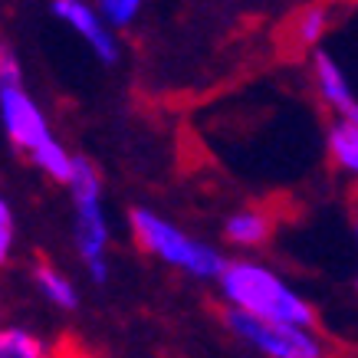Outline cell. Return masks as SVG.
Masks as SVG:
<instances>
[{
  "label": "cell",
  "mask_w": 358,
  "mask_h": 358,
  "mask_svg": "<svg viewBox=\"0 0 358 358\" xmlns=\"http://www.w3.org/2000/svg\"><path fill=\"white\" fill-rule=\"evenodd\" d=\"M220 296L230 309L282 319V322H296V326H315L313 306L303 296H296L273 270L253 260H227L220 273Z\"/></svg>",
  "instance_id": "obj_1"
},
{
  "label": "cell",
  "mask_w": 358,
  "mask_h": 358,
  "mask_svg": "<svg viewBox=\"0 0 358 358\" xmlns=\"http://www.w3.org/2000/svg\"><path fill=\"white\" fill-rule=\"evenodd\" d=\"M129 220H131V234H135V240H138V247L145 253H155L168 266L191 273L197 280H220L227 260L214 247L197 243L194 237H187L185 230H178L174 224H168L164 217L145 210V207H135Z\"/></svg>",
  "instance_id": "obj_2"
},
{
  "label": "cell",
  "mask_w": 358,
  "mask_h": 358,
  "mask_svg": "<svg viewBox=\"0 0 358 358\" xmlns=\"http://www.w3.org/2000/svg\"><path fill=\"white\" fill-rule=\"evenodd\" d=\"M224 322L240 342L260 348L266 358H326V345L313 332V326L266 319V315H253L230 306L224 313Z\"/></svg>",
  "instance_id": "obj_3"
},
{
  "label": "cell",
  "mask_w": 358,
  "mask_h": 358,
  "mask_svg": "<svg viewBox=\"0 0 358 358\" xmlns=\"http://www.w3.org/2000/svg\"><path fill=\"white\" fill-rule=\"evenodd\" d=\"M0 122H3L7 138H10L17 148H23V152H33V148H40L43 141L53 138L43 109L33 102V96L27 92V86H23V79H17V83H0Z\"/></svg>",
  "instance_id": "obj_4"
},
{
  "label": "cell",
  "mask_w": 358,
  "mask_h": 358,
  "mask_svg": "<svg viewBox=\"0 0 358 358\" xmlns=\"http://www.w3.org/2000/svg\"><path fill=\"white\" fill-rule=\"evenodd\" d=\"M53 17H59L66 27H73L92 46V53L102 63H115L119 59V43H115L106 17L99 13V7H89L86 0H53Z\"/></svg>",
  "instance_id": "obj_5"
},
{
  "label": "cell",
  "mask_w": 358,
  "mask_h": 358,
  "mask_svg": "<svg viewBox=\"0 0 358 358\" xmlns=\"http://www.w3.org/2000/svg\"><path fill=\"white\" fill-rule=\"evenodd\" d=\"M76 247L79 257L86 263L92 282L109 280L106 266V247H109V224L102 214V201H83L76 204Z\"/></svg>",
  "instance_id": "obj_6"
},
{
  "label": "cell",
  "mask_w": 358,
  "mask_h": 358,
  "mask_svg": "<svg viewBox=\"0 0 358 358\" xmlns=\"http://www.w3.org/2000/svg\"><path fill=\"white\" fill-rule=\"evenodd\" d=\"M313 76H315V89L326 102L329 109L336 112L338 119L358 122V99L348 86L345 73L338 69V63L329 53H315L313 56Z\"/></svg>",
  "instance_id": "obj_7"
},
{
  "label": "cell",
  "mask_w": 358,
  "mask_h": 358,
  "mask_svg": "<svg viewBox=\"0 0 358 358\" xmlns=\"http://www.w3.org/2000/svg\"><path fill=\"white\" fill-rule=\"evenodd\" d=\"M273 230V220L270 214H263V210H240V214H234V217L224 224V234H227L230 243H237V247H260V243H266V237H270Z\"/></svg>",
  "instance_id": "obj_8"
},
{
  "label": "cell",
  "mask_w": 358,
  "mask_h": 358,
  "mask_svg": "<svg viewBox=\"0 0 358 358\" xmlns=\"http://www.w3.org/2000/svg\"><path fill=\"white\" fill-rule=\"evenodd\" d=\"M329 155L345 174L358 178V122L336 119L329 129Z\"/></svg>",
  "instance_id": "obj_9"
},
{
  "label": "cell",
  "mask_w": 358,
  "mask_h": 358,
  "mask_svg": "<svg viewBox=\"0 0 358 358\" xmlns=\"http://www.w3.org/2000/svg\"><path fill=\"white\" fill-rule=\"evenodd\" d=\"M329 23H332V13H329L326 3H309V7H303V10L293 17L289 36H293V43L299 46V50H309V46H315L326 36Z\"/></svg>",
  "instance_id": "obj_10"
},
{
  "label": "cell",
  "mask_w": 358,
  "mask_h": 358,
  "mask_svg": "<svg viewBox=\"0 0 358 358\" xmlns=\"http://www.w3.org/2000/svg\"><path fill=\"white\" fill-rule=\"evenodd\" d=\"M0 358H59V352L20 326H0Z\"/></svg>",
  "instance_id": "obj_11"
},
{
  "label": "cell",
  "mask_w": 358,
  "mask_h": 358,
  "mask_svg": "<svg viewBox=\"0 0 358 358\" xmlns=\"http://www.w3.org/2000/svg\"><path fill=\"white\" fill-rule=\"evenodd\" d=\"M33 280H36L40 293H43L53 306H59V309H76V303H79L76 289H73V282L66 280L56 266H50V263H36V266H33Z\"/></svg>",
  "instance_id": "obj_12"
},
{
  "label": "cell",
  "mask_w": 358,
  "mask_h": 358,
  "mask_svg": "<svg viewBox=\"0 0 358 358\" xmlns=\"http://www.w3.org/2000/svg\"><path fill=\"white\" fill-rule=\"evenodd\" d=\"M30 158H33V164L46 174V178H53V181H59V185H66V181H69L73 164H76V155H69L56 138L43 141L40 148H33Z\"/></svg>",
  "instance_id": "obj_13"
},
{
  "label": "cell",
  "mask_w": 358,
  "mask_h": 358,
  "mask_svg": "<svg viewBox=\"0 0 358 358\" xmlns=\"http://www.w3.org/2000/svg\"><path fill=\"white\" fill-rule=\"evenodd\" d=\"M69 194H73V204H83V201H99L102 197V178H99L96 164L76 155V164H73V174H69Z\"/></svg>",
  "instance_id": "obj_14"
},
{
  "label": "cell",
  "mask_w": 358,
  "mask_h": 358,
  "mask_svg": "<svg viewBox=\"0 0 358 358\" xmlns=\"http://www.w3.org/2000/svg\"><path fill=\"white\" fill-rule=\"evenodd\" d=\"M96 7L109 27H129L138 17L141 0H96Z\"/></svg>",
  "instance_id": "obj_15"
},
{
  "label": "cell",
  "mask_w": 358,
  "mask_h": 358,
  "mask_svg": "<svg viewBox=\"0 0 358 358\" xmlns=\"http://www.w3.org/2000/svg\"><path fill=\"white\" fill-rule=\"evenodd\" d=\"M17 79H23L20 59L13 53V46L0 36V83H17Z\"/></svg>",
  "instance_id": "obj_16"
},
{
  "label": "cell",
  "mask_w": 358,
  "mask_h": 358,
  "mask_svg": "<svg viewBox=\"0 0 358 358\" xmlns=\"http://www.w3.org/2000/svg\"><path fill=\"white\" fill-rule=\"evenodd\" d=\"M10 253H13V227H7L0 230V266L10 260Z\"/></svg>",
  "instance_id": "obj_17"
},
{
  "label": "cell",
  "mask_w": 358,
  "mask_h": 358,
  "mask_svg": "<svg viewBox=\"0 0 358 358\" xmlns=\"http://www.w3.org/2000/svg\"><path fill=\"white\" fill-rule=\"evenodd\" d=\"M7 227H13V214H10V204L0 194V230H7Z\"/></svg>",
  "instance_id": "obj_18"
},
{
  "label": "cell",
  "mask_w": 358,
  "mask_h": 358,
  "mask_svg": "<svg viewBox=\"0 0 358 358\" xmlns=\"http://www.w3.org/2000/svg\"><path fill=\"white\" fill-rule=\"evenodd\" d=\"M59 358H83L79 352H73V348H59Z\"/></svg>",
  "instance_id": "obj_19"
}]
</instances>
